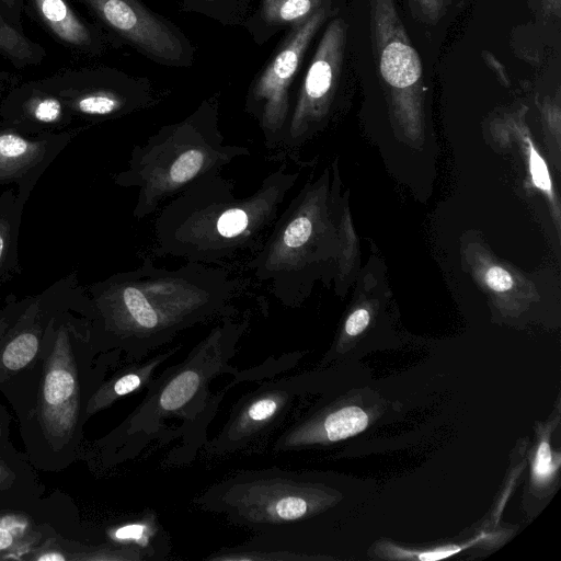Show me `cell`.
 I'll list each match as a JSON object with an SVG mask.
<instances>
[{
  "label": "cell",
  "instance_id": "1",
  "mask_svg": "<svg viewBox=\"0 0 561 561\" xmlns=\"http://www.w3.org/2000/svg\"><path fill=\"white\" fill-rule=\"evenodd\" d=\"M239 289L220 265L186 262L170 270L146 255L137 268L102 283L95 304L114 344L139 360L186 329L234 314Z\"/></svg>",
  "mask_w": 561,
  "mask_h": 561
},
{
  "label": "cell",
  "instance_id": "2",
  "mask_svg": "<svg viewBox=\"0 0 561 561\" xmlns=\"http://www.w3.org/2000/svg\"><path fill=\"white\" fill-rule=\"evenodd\" d=\"M298 179L286 163L267 174L256 190L236 195L234 181L207 176L174 196L156 218V256L221 265L263 245Z\"/></svg>",
  "mask_w": 561,
  "mask_h": 561
},
{
  "label": "cell",
  "instance_id": "3",
  "mask_svg": "<svg viewBox=\"0 0 561 561\" xmlns=\"http://www.w3.org/2000/svg\"><path fill=\"white\" fill-rule=\"evenodd\" d=\"M227 316L211 328L186 358L167 367L146 387L147 393L140 404L113 433L119 457L135 458L150 445H165L168 422L171 424V442L175 439V421L179 427L180 447L170 454L171 463L192 461L206 439L205 431L216 414L225 394L240 383L232 381L216 394L210 382L217 376H239L243 369L229 364L236 347L249 329L250 318L234 319Z\"/></svg>",
  "mask_w": 561,
  "mask_h": 561
},
{
  "label": "cell",
  "instance_id": "4",
  "mask_svg": "<svg viewBox=\"0 0 561 561\" xmlns=\"http://www.w3.org/2000/svg\"><path fill=\"white\" fill-rule=\"evenodd\" d=\"M251 150L227 144L219 129L218 101L210 98L184 119L160 127L131 151L127 170L117 175L124 187H136L133 216L140 220L192 184L217 173Z\"/></svg>",
  "mask_w": 561,
  "mask_h": 561
},
{
  "label": "cell",
  "instance_id": "5",
  "mask_svg": "<svg viewBox=\"0 0 561 561\" xmlns=\"http://www.w3.org/2000/svg\"><path fill=\"white\" fill-rule=\"evenodd\" d=\"M321 194L305 186L280 211L261 249L247 267L260 282H268L273 296L287 308L302 302L313 278L321 226Z\"/></svg>",
  "mask_w": 561,
  "mask_h": 561
},
{
  "label": "cell",
  "instance_id": "6",
  "mask_svg": "<svg viewBox=\"0 0 561 561\" xmlns=\"http://www.w3.org/2000/svg\"><path fill=\"white\" fill-rule=\"evenodd\" d=\"M336 14L331 3L289 30L261 75L249 89L245 112L259 124L264 146L278 151L290 113L289 90L305 54L323 24Z\"/></svg>",
  "mask_w": 561,
  "mask_h": 561
},
{
  "label": "cell",
  "instance_id": "7",
  "mask_svg": "<svg viewBox=\"0 0 561 561\" xmlns=\"http://www.w3.org/2000/svg\"><path fill=\"white\" fill-rule=\"evenodd\" d=\"M306 388L305 376H288L264 381L241 396L218 434L204 443L203 454L221 457L257 446L289 422L295 401Z\"/></svg>",
  "mask_w": 561,
  "mask_h": 561
},
{
  "label": "cell",
  "instance_id": "8",
  "mask_svg": "<svg viewBox=\"0 0 561 561\" xmlns=\"http://www.w3.org/2000/svg\"><path fill=\"white\" fill-rule=\"evenodd\" d=\"M347 24L334 15L327 24L304 77L274 159L294 158L316 124L327 114L334 96L345 57Z\"/></svg>",
  "mask_w": 561,
  "mask_h": 561
},
{
  "label": "cell",
  "instance_id": "9",
  "mask_svg": "<svg viewBox=\"0 0 561 561\" xmlns=\"http://www.w3.org/2000/svg\"><path fill=\"white\" fill-rule=\"evenodd\" d=\"M369 27L377 73L392 103L405 116H415L424 88L422 60L394 0H368Z\"/></svg>",
  "mask_w": 561,
  "mask_h": 561
},
{
  "label": "cell",
  "instance_id": "10",
  "mask_svg": "<svg viewBox=\"0 0 561 561\" xmlns=\"http://www.w3.org/2000/svg\"><path fill=\"white\" fill-rule=\"evenodd\" d=\"M116 35L149 59L173 67L191 65L187 37L141 0H80Z\"/></svg>",
  "mask_w": 561,
  "mask_h": 561
},
{
  "label": "cell",
  "instance_id": "11",
  "mask_svg": "<svg viewBox=\"0 0 561 561\" xmlns=\"http://www.w3.org/2000/svg\"><path fill=\"white\" fill-rule=\"evenodd\" d=\"M56 81L59 98L78 114L91 118H116L157 103L151 84L114 69L67 72Z\"/></svg>",
  "mask_w": 561,
  "mask_h": 561
},
{
  "label": "cell",
  "instance_id": "12",
  "mask_svg": "<svg viewBox=\"0 0 561 561\" xmlns=\"http://www.w3.org/2000/svg\"><path fill=\"white\" fill-rule=\"evenodd\" d=\"M41 422L49 439L67 442L80 409V387L68 335L60 328L45 367L41 394Z\"/></svg>",
  "mask_w": 561,
  "mask_h": 561
},
{
  "label": "cell",
  "instance_id": "13",
  "mask_svg": "<svg viewBox=\"0 0 561 561\" xmlns=\"http://www.w3.org/2000/svg\"><path fill=\"white\" fill-rule=\"evenodd\" d=\"M331 0H261L243 26L262 45L285 28H293L312 16Z\"/></svg>",
  "mask_w": 561,
  "mask_h": 561
},
{
  "label": "cell",
  "instance_id": "14",
  "mask_svg": "<svg viewBox=\"0 0 561 561\" xmlns=\"http://www.w3.org/2000/svg\"><path fill=\"white\" fill-rule=\"evenodd\" d=\"M181 348L182 345H175L150 358L134 360L121 369L94 392L88 402L87 414L92 415L110 407L119 398L147 386L153 379L156 370Z\"/></svg>",
  "mask_w": 561,
  "mask_h": 561
},
{
  "label": "cell",
  "instance_id": "15",
  "mask_svg": "<svg viewBox=\"0 0 561 561\" xmlns=\"http://www.w3.org/2000/svg\"><path fill=\"white\" fill-rule=\"evenodd\" d=\"M107 537L117 547L138 552L142 561L163 560L170 553L169 536L151 510L111 527Z\"/></svg>",
  "mask_w": 561,
  "mask_h": 561
},
{
  "label": "cell",
  "instance_id": "16",
  "mask_svg": "<svg viewBox=\"0 0 561 561\" xmlns=\"http://www.w3.org/2000/svg\"><path fill=\"white\" fill-rule=\"evenodd\" d=\"M44 25L62 44L84 51L101 47L99 36L72 10L67 0H32Z\"/></svg>",
  "mask_w": 561,
  "mask_h": 561
},
{
  "label": "cell",
  "instance_id": "17",
  "mask_svg": "<svg viewBox=\"0 0 561 561\" xmlns=\"http://www.w3.org/2000/svg\"><path fill=\"white\" fill-rule=\"evenodd\" d=\"M47 142L34 141L13 131H0V181L22 176L46 154Z\"/></svg>",
  "mask_w": 561,
  "mask_h": 561
},
{
  "label": "cell",
  "instance_id": "18",
  "mask_svg": "<svg viewBox=\"0 0 561 561\" xmlns=\"http://www.w3.org/2000/svg\"><path fill=\"white\" fill-rule=\"evenodd\" d=\"M45 56L44 49L22 34L0 13V58L15 68L36 65Z\"/></svg>",
  "mask_w": 561,
  "mask_h": 561
},
{
  "label": "cell",
  "instance_id": "19",
  "mask_svg": "<svg viewBox=\"0 0 561 561\" xmlns=\"http://www.w3.org/2000/svg\"><path fill=\"white\" fill-rule=\"evenodd\" d=\"M187 12H195L225 25H243L254 0H175Z\"/></svg>",
  "mask_w": 561,
  "mask_h": 561
},
{
  "label": "cell",
  "instance_id": "20",
  "mask_svg": "<svg viewBox=\"0 0 561 561\" xmlns=\"http://www.w3.org/2000/svg\"><path fill=\"white\" fill-rule=\"evenodd\" d=\"M27 91L28 95L25 99L23 111L28 118L47 125L61 122L66 105L59 96L39 88H31Z\"/></svg>",
  "mask_w": 561,
  "mask_h": 561
},
{
  "label": "cell",
  "instance_id": "21",
  "mask_svg": "<svg viewBox=\"0 0 561 561\" xmlns=\"http://www.w3.org/2000/svg\"><path fill=\"white\" fill-rule=\"evenodd\" d=\"M38 336L25 331L15 335L3 348L1 363L7 370L18 371L32 362L38 351Z\"/></svg>",
  "mask_w": 561,
  "mask_h": 561
},
{
  "label": "cell",
  "instance_id": "22",
  "mask_svg": "<svg viewBox=\"0 0 561 561\" xmlns=\"http://www.w3.org/2000/svg\"><path fill=\"white\" fill-rule=\"evenodd\" d=\"M413 16L422 23L435 24L446 13L451 0H408Z\"/></svg>",
  "mask_w": 561,
  "mask_h": 561
},
{
  "label": "cell",
  "instance_id": "23",
  "mask_svg": "<svg viewBox=\"0 0 561 561\" xmlns=\"http://www.w3.org/2000/svg\"><path fill=\"white\" fill-rule=\"evenodd\" d=\"M28 528V520L21 515L0 517V551L11 548L20 540Z\"/></svg>",
  "mask_w": 561,
  "mask_h": 561
},
{
  "label": "cell",
  "instance_id": "24",
  "mask_svg": "<svg viewBox=\"0 0 561 561\" xmlns=\"http://www.w3.org/2000/svg\"><path fill=\"white\" fill-rule=\"evenodd\" d=\"M525 140L528 142V157H529V171L531 175L533 183L536 187L547 193V195L552 198V186L551 180L548 172V168L546 165L545 160L540 157L535 146L528 138L525 136Z\"/></svg>",
  "mask_w": 561,
  "mask_h": 561
},
{
  "label": "cell",
  "instance_id": "25",
  "mask_svg": "<svg viewBox=\"0 0 561 561\" xmlns=\"http://www.w3.org/2000/svg\"><path fill=\"white\" fill-rule=\"evenodd\" d=\"M559 467V460L554 461L550 445L542 440L536 451L533 463V478L537 483H543L552 478Z\"/></svg>",
  "mask_w": 561,
  "mask_h": 561
},
{
  "label": "cell",
  "instance_id": "26",
  "mask_svg": "<svg viewBox=\"0 0 561 561\" xmlns=\"http://www.w3.org/2000/svg\"><path fill=\"white\" fill-rule=\"evenodd\" d=\"M486 285L494 291L503 293L510 290L513 285L511 274L501 266H491L484 274Z\"/></svg>",
  "mask_w": 561,
  "mask_h": 561
},
{
  "label": "cell",
  "instance_id": "27",
  "mask_svg": "<svg viewBox=\"0 0 561 561\" xmlns=\"http://www.w3.org/2000/svg\"><path fill=\"white\" fill-rule=\"evenodd\" d=\"M369 320L370 314L365 308L357 309L346 319L344 330L347 335L355 336L366 329Z\"/></svg>",
  "mask_w": 561,
  "mask_h": 561
},
{
  "label": "cell",
  "instance_id": "28",
  "mask_svg": "<svg viewBox=\"0 0 561 561\" xmlns=\"http://www.w3.org/2000/svg\"><path fill=\"white\" fill-rule=\"evenodd\" d=\"M10 244V225L0 217V267L5 259Z\"/></svg>",
  "mask_w": 561,
  "mask_h": 561
},
{
  "label": "cell",
  "instance_id": "29",
  "mask_svg": "<svg viewBox=\"0 0 561 561\" xmlns=\"http://www.w3.org/2000/svg\"><path fill=\"white\" fill-rule=\"evenodd\" d=\"M461 548L458 547H446V548H439L434 551H427L420 553L416 559L427 561V560H437L443 559L446 557H449L458 551H460Z\"/></svg>",
  "mask_w": 561,
  "mask_h": 561
},
{
  "label": "cell",
  "instance_id": "30",
  "mask_svg": "<svg viewBox=\"0 0 561 561\" xmlns=\"http://www.w3.org/2000/svg\"><path fill=\"white\" fill-rule=\"evenodd\" d=\"M546 15L560 18L561 0H539Z\"/></svg>",
  "mask_w": 561,
  "mask_h": 561
},
{
  "label": "cell",
  "instance_id": "31",
  "mask_svg": "<svg viewBox=\"0 0 561 561\" xmlns=\"http://www.w3.org/2000/svg\"><path fill=\"white\" fill-rule=\"evenodd\" d=\"M34 559L37 561H66L67 557L57 550H49L34 557Z\"/></svg>",
  "mask_w": 561,
  "mask_h": 561
},
{
  "label": "cell",
  "instance_id": "32",
  "mask_svg": "<svg viewBox=\"0 0 561 561\" xmlns=\"http://www.w3.org/2000/svg\"><path fill=\"white\" fill-rule=\"evenodd\" d=\"M0 2H1L3 8H5L7 10H10L11 12L15 13V15H16V11L19 13L21 0H0Z\"/></svg>",
  "mask_w": 561,
  "mask_h": 561
},
{
  "label": "cell",
  "instance_id": "33",
  "mask_svg": "<svg viewBox=\"0 0 561 561\" xmlns=\"http://www.w3.org/2000/svg\"><path fill=\"white\" fill-rule=\"evenodd\" d=\"M10 471L4 468L2 465H0V484L9 479Z\"/></svg>",
  "mask_w": 561,
  "mask_h": 561
},
{
  "label": "cell",
  "instance_id": "34",
  "mask_svg": "<svg viewBox=\"0 0 561 561\" xmlns=\"http://www.w3.org/2000/svg\"><path fill=\"white\" fill-rule=\"evenodd\" d=\"M3 330V323L0 321V332Z\"/></svg>",
  "mask_w": 561,
  "mask_h": 561
},
{
  "label": "cell",
  "instance_id": "35",
  "mask_svg": "<svg viewBox=\"0 0 561 561\" xmlns=\"http://www.w3.org/2000/svg\"><path fill=\"white\" fill-rule=\"evenodd\" d=\"M1 81H2V80H1V78H0V91H1V88H2V83H1Z\"/></svg>",
  "mask_w": 561,
  "mask_h": 561
}]
</instances>
